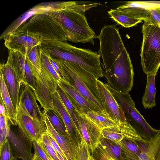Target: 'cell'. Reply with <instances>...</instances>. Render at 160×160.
<instances>
[{"label":"cell","mask_w":160,"mask_h":160,"mask_svg":"<svg viewBox=\"0 0 160 160\" xmlns=\"http://www.w3.org/2000/svg\"><path fill=\"white\" fill-rule=\"evenodd\" d=\"M99 51L105 70L106 85L115 90L129 93L132 88L134 71L131 61L118 28L105 25L97 36Z\"/></svg>","instance_id":"obj_1"},{"label":"cell","mask_w":160,"mask_h":160,"mask_svg":"<svg viewBox=\"0 0 160 160\" xmlns=\"http://www.w3.org/2000/svg\"><path fill=\"white\" fill-rule=\"evenodd\" d=\"M100 5V3L79 5L75 1L52 2L40 7L38 12L48 14L58 22L67 40L93 44L94 39L97 36L89 26L84 13Z\"/></svg>","instance_id":"obj_2"},{"label":"cell","mask_w":160,"mask_h":160,"mask_svg":"<svg viewBox=\"0 0 160 160\" xmlns=\"http://www.w3.org/2000/svg\"><path fill=\"white\" fill-rule=\"evenodd\" d=\"M41 46L50 56L58 60L78 65L98 79L103 77L100 56L97 52L76 47L67 41H46L42 42Z\"/></svg>","instance_id":"obj_3"},{"label":"cell","mask_w":160,"mask_h":160,"mask_svg":"<svg viewBox=\"0 0 160 160\" xmlns=\"http://www.w3.org/2000/svg\"><path fill=\"white\" fill-rule=\"evenodd\" d=\"M58 61L65 73L64 80L74 88L99 111H105L97 88L98 79L78 65Z\"/></svg>","instance_id":"obj_4"},{"label":"cell","mask_w":160,"mask_h":160,"mask_svg":"<svg viewBox=\"0 0 160 160\" xmlns=\"http://www.w3.org/2000/svg\"><path fill=\"white\" fill-rule=\"evenodd\" d=\"M143 21L141 62L147 75L157 73L160 67V28L148 20Z\"/></svg>","instance_id":"obj_5"},{"label":"cell","mask_w":160,"mask_h":160,"mask_svg":"<svg viewBox=\"0 0 160 160\" xmlns=\"http://www.w3.org/2000/svg\"><path fill=\"white\" fill-rule=\"evenodd\" d=\"M15 30L35 35L42 42L49 40L67 41L61 25L49 15L42 12L33 13L27 22L22 23Z\"/></svg>","instance_id":"obj_6"},{"label":"cell","mask_w":160,"mask_h":160,"mask_svg":"<svg viewBox=\"0 0 160 160\" xmlns=\"http://www.w3.org/2000/svg\"><path fill=\"white\" fill-rule=\"evenodd\" d=\"M107 86L122 108L127 122L132 127L140 137L146 140H149L153 138L159 130L153 128L147 122L136 109L135 103L129 93L117 91Z\"/></svg>","instance_id":"obj_7"},{"label":"cell","mask_w":160,"mask_h":160,"mask_svg":"<svg viewBox=\"0 0 160 160\" xmlns=\"http://www.w3.org/2000/svg\"><path fill=\"white\" fill-rule=\"evenodd\" d=\"M3 38L4 44L8 50L18 52L26 55L33 48L42 42L36 35L17 30L7 34Z\"/></svg>","instance_id":"obj_8"},{"label":"cell","mask_w":160,"mask_h":160,"mask_svg":"<svg viewBox=\"0 0 160 160\" xmlns=\"http://www.w3.org/2000/svg\"><path fill=\"white\" fill-rule=\"evenodd\" d=\"M7 62L14 69L22 84L27 83L34 88L35 79L32 65L27 55L8 50Z\"/></svg>","instance_id":"obj_9"},{"label":"cell","mask_w":160,"mask_h":160,"mask_svg":"<svg viewBox=\"0 0 160 160\" xmlns=\"http://www.w3.org/2000/svg\"><path fill=\"white\" fill-rule=\"evenodd\" d=\"M75 110L82 138L92 154L102 136V129L81 111Z\"/></svg>","instance_id":"obj_10"},{"label":"cell","mask_w":160,"mask_h":160,"mask_svg":"<svg viewBox=\"0 0 160 160\" xmlns=\"http://www.w3.org/2000/svg\"><path fill=\"white\" fill-rule=\"evenodd\" d=\"M20 93L19 104L34 120L43 127L47 128L44 115L37 102L33 89L27 83H23Z\"/></svg>","instance_id":"obj_11"},{"label":"cell","mask_w":160,"mask_h":160,"mask_svg":"<svg viewBox=\"0 0 160 160\" xmlns=\"http://www.w3.org/2000/svg\"><path fill=\"white\" fill-rule=\"evenodd\" d=\"M97 85L99 96L106 112L117 122H127L122 108L106 84L98 79Z\"/></svg>","instance_id":"obj_12"},{"label":"cell","mask_w":160,"mask_h":160,"mask_svg":"<svg viewBox=\"0 0 160 160\" xmlns=\"http://www.w3.org/2000/svg\"><path fill=\"white\" fill-rule=\"evenodd\" d=\"M18 128L32 140L39 141L46 132L45 128L34 120L20 104L16 112Z\"/></svg>","instance_id":"obj_13"},{"label":"cell","mask_w":160,"mask_h":160,"mask_svg":"<svg viewBox=\"0 0 160 160\" xmlns=\"http://www.w3.org/2000/svg\"><path fill=\"white\" fill-rule=\"evenodd\" d=\"M91 154L96 160H128L124 151L119 145L102 136Z\"/></svg>","instance_id":"obj_14"},{"label":"cell","mask_w":160,"mask_h":160,"mask_svg":"<svg viewBox=\"0 0 160 160\" xmlns=\"http://www.w3.org/2000/svg\"><path fill=\"white\" fill-rule=\"evenodd\" d=\"M102 137L116 143L125 138L143 140L132 127L127 122H118L116 125L102 129Z\"/></svg>","instance_id":"obj_15"},{"label":"cell","mask_w":160,"mask_h":160,"mask_svg":"<svg viewBox=\"0 0 160 160\" xmlns=\"http://www.w3.org/2000/svg\"><path fill=\"white\" fill-rule=\"evenodd\" d=\"M18 135L10 128L7 138L12 147L17 158L22 160H32L33 155L32 153V140L18 128Z\"/></svg>","instance_id":"obj_16"},{"label":"cell","mask_w":160,"mask_h":160,"mask_svg":"<svg viewBox=\"0 0 160 160\" xmlns=\"http://www.w3.org/2000/svg\"><path fill=\"white\" fill-rule=\"evenodd\" d=\"M47 128L64 153L68 160H77L78 155V146L69 134H62L54 129L43 111Z\"/></svg>","instance_id":"obj_17"},{"label":"cell","mask_w":160,"mask_h":160,"mask_svg":"<svg viewBox=\"0 0 160 160\" xmlns=\"http://www.w3.org/2000/svg\"><path fill=\"white\" fill-rule=\"evenodd\" d=\"M0 72L4 78L16 112L19 102V93L22 85L13 68L8 63L0 64Z\"/></svg>","instance_id":"obj_18"},{"label":"cell","mask_w":160,"mask_h":160,"mask_svg":"<svg viewBox=\"0 0 160 160\" xmlns=\"http://www.w3.org/2000/svg\"><path fill=\"white\" fill-rule=\"evenodd\" d=\"M53 109L59 114L69 134L78 145L83 138L82 134L73 122L59 95L56 91L51 94Z\"/></svg>","instance_id":"obj_19"},{"label":"cell","mask_w":160,"mask_h":160,"mask_svg":"<svg viewBox=\"0 0 160 160\" xmlns=\"http://www.w3.org/2000/svg\"><path fill=\"white\" fill-rule=\"evenodd\" d=\"M160 8V1H128L122 6V11L144 21L148 20L149 12Z\"/></svg>","instance_id":"obj_20"},{"label":"cell","mask_w":160,"mask_h":160,"mask_svg":"<svg viewBox=\"0 0 160 160\" xmlns=\"http://www.w3.org/2000/svg\"><path fill=\"white\" fill-rule=\"evenodd\" d=\"M64 91L75 109L81 111L86 114L89 111H99L72 86L61 79L58 83Z\"/></svg>","instance_id":"obj_21"},{"label":"cell","mask_w":160,"mask_h":160,"mask_svg":"<svg viewBox=\"0 0 160 160\" xmlns=\"http://www.w3.org/2000/svg\"><path fill=\"white\" fill-rule=\"evenodd\" d=\"M141 153L139 160H160V129L149 140L138 141Z\"/></svg>","instance_id":"obj_22"},{"label":"cell","mask_w":160,"mask_h":160,"mask_svg":"<svg viewBox=\"0 0 160 160\" xmlns=\"http://www.w3.org/2000/svg\"><path fill=\"white\" fill-rule=\"evenodd\" d=\"M0 98L4 103L7 114L11 124L17 125L16 111L7 88L2 73L0 72Z\"/></svg>","instance_id":"obj_23"},{"label":"cell","mask_w":160,"mask_h":160,"mask_svg":"<svg viewBox=\"0 0 160 160\" xmlns=\"http://www.w3.org/2000/svg\"><path fill=\"white\" fill-rule=\"evenodd\" d=\"M157 73L147 75L145 92L142 97V104L145 109L151 108L156 106L155 98L156 90L155 77Z\"/></svg>","instance_id":"obj_24"},{"label":"cell","mask_w":160,"mask_h":160,"mask_svg":"<svg viewBox=\"0 0 160 160\" xmlns=\"http://www.w3.org/2000/svg\"><path fill=\"white\" fill-rule=\"evenodd\" d=\"M116 143L123 150L128 160H139L141 149L138 141L125 138Z\"/></svg>","instance_id":"obj_25"},{"label":"cell","mask_w":160,"mask_h":160,"mask_svg":"<svg viewBox=\"0 0 160 160\" xmlns=\"http://www.w3.org/2000/svg\"><path fill=\"white\" fill-rule=\"evenodd\" d=\"M108 15L118 23L125 28H130L142 22V20L137 18L122 11L111 9L108 12Z\"/></svg>","instance_id":"obj_26"},{"label":"cell","mask_w":160,"mask_h":160,"mask_svg":"<svg viewBox=\"0 0 160 160\" xmlns=\"http://www.w3.org/2000/svg\"><path fill=\"white\" fill-rule=\"evenodd\" d=\"M41 67L42 75L44 78L50 79L56 84H58L61 79L51 64L48 53L42 48Z\"/></svg>","instance_id":"obj_27"},{"label":"cell","mask_w":160,"mask_h":160,"mask_svg":"<svg viewBox=\"0 0 160 160\" xmlns=\"http://www.w3.org/2000/svg\"><path fill=\"white\" fill-rule=\"evenodd\" d=\"M86 114L101 129L114 125L118 122L109 116L105 111H90Z\"/></svg>","instance_id":"obj_28"},{"label":"cell","mask_w":160,"mask_h":160,"mask_svg":"<svg viewBox=\"0 0 160 160\" xmlns=\"http://www.w3.org/2000/svg\"><path fill=\"white\" fill-rule=\"evenodd\" d=\"M54 129L62 134H69L65 125L59 114L55 110H43Z\"/></svg>","instance_id":"obj_29"},{"label":"cell","mask_w":160,"mask_h":160,"mask_svg":"<svg viewBox=\"0 0 160 160\" xmlns=\"http://www.w3.org/2000/svg\"><path fill=\"white\" fill-rule=\"evenodd\" d=\"M56 92L59 95L74 124L81 132L79 124L75 113V108L72 104L64 91L59 84H58L56 85Z\"/></svg>","instance_id":"obj_30"},{"label":"cell","mask_w":160,"mask_h":160,"mask_svg":"<svg viewBox=\"0 0 160 160\" xmlns=\"http://www.w3.org/2000/svg\"><path fill=\"white\" fill-rule=\"evenodd\" d=\"M42 48L41 44L38 45L28 53L27 56L32 64V70L39 73H42L41 56Z\"/></svg>","instance_id":"obj_31"},{"label":"cell","mask_w":160,"mask_h":160,"mask_svg":"<svg viewBox=\"0 0 160 160\" xmlns=\"http://www.w3.org/2000/svg\"><path fill=\"white\" fill-rule=\"evenodd\" d=\"M0 148L7 140L9 129L10 128V122L7 115L0 114Z\"/></svg>","instance_id":"obj_32"},{"label":"cell","mask_w":160,"mask_h":160,"mask_svg":"<svg viewBox=\"0 0 160 160\" xmlns=\"http://www.w3.org/2000/svg\"><path fill=\"white\" fill-rule=\"evenodd\" d=\"M37 142L46 151L52 160H59L56 152L49 141L45 133L42 135L41 139Z\"/></svg>","instance_id":"obj_33"},{"label":"cell","mask_w":160,"mask_h":160,"mask_svg":"<svg viewBox=\"0 0 160 160\" xmlns=\"http://www.w3.org/2000/svg\"><path fill=\"white\" fill-rule=\"evenodd\" d=\"M78 146V155L77 160H89L91 152L83 138Z\"/></svg>","instance_id":"obj_34"},{"label":"cell","mask_w":160,"mask_h":160,"mask_svg":"<svg viewBox=\"0 0 160 160\" xmlns=\"http://www.w3.org/2000/svg\"><path fill=\"white\" fill-rule=\"evenodd\" d=\"M0 160H11L14 157L12 154L10 144L8 139L0 148Z\"/></svg>","instance_id":"obj_35"},{"label":"cell","mask_w":160,"mask_h":160,"mask_svg":"<svg viewBox=\"0 0 160 160\" xmlns=\"http://www.w3.org/2000/svg\"><path fill=\"white\" fill-rule=\"evenodd\" d=\"M148 20L160 28V8L151 9L148 16Z\"/></svg>","instance_id":"obj_36"},{"label":"cell","mask_w":160,"mask_h":160,"mask_svg":"<svg viewBox=\"0 0 160 160\" xmlns=\"http://www.w3.org/2000/svg\"><path fill=\"white\" fill-rule=\"evenodd\" d=\"M32 142L34 152L37 153L42 160H52L46 151L38 144L36 141L32 140Z\"/></svg>","instance_id":"obj_37"},{"label":"cell","mask_w":160,"mask_h":160,"mask_svg":"<svg viewBox=\"0 0 160 160\" xmlns=\"http://www.w3.org/2000/svg\"><path fill=\"white\" fill-rule=\"evenodd\" d=\"M45 134L56 152L59 153L64 160H68L64 153L48 128Z\"/></svg>","instance_id":"obj_38"},{"label":"cell","mask_w":160,"mask_h":160,"mask_svg":"<svg viewBox=\"0 0 160 160\" xmlns=\"http://www.w3.org/2000/svg\"><path fill=\"white\" fill-rule=\"evenodd\" d=\"M32 160H42L37 154V153L34 152L33 157Z\"/></svg>","instance_id":"obj_39"},{"label":"cell","mask_w":160,"mask_h":160,"mask_svg":"<svg viewBox=\"0 0 160 160\" xmlns=\"http://www.w3.org/2000/svg\"><path fill=\"white\" fill-rule=\"evenodd\" d=\"M89 160H96L91 154H90L89 156Z\"/></svg>","instance_id":"obj_40"},{"label":"cell","mask_w":160,"mask_h":160,"mask_svg":"<svg viewBox=\"0 0 160 160\" xmlns=\"http://www.w3.org/2000/svg\"><path fill=\"white\" fill-rule=\"evenodd\" d=\"M17 158L16 157H14L13 158L11 159V160H18Z\"/></svg>","instance_id":"obj_41"}]
</instances>
